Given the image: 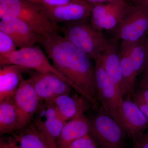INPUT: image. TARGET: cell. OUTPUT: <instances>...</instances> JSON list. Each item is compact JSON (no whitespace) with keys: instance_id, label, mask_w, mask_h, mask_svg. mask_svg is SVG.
I'll return each mask as SVG.
<instances>
[{"instance_id":"obj_1","label":"cell","mask_w":148,"mask_h":148,"mask_svg":"<svg viewBox=\"0 0 148 148\" xmlns=\"http://www.w3.org/2000/svg\"><path fill=\"white\" fill-rule=\"evenodd\" d=\"M40 44L53 66L71 87L98 109L101 105L97 98L95 67L91 59L58 33L41 36Z\"/></svg>"},{"instance_id":"obj_5","label":"cell","mask_w":148,"mask_h":148,"mask_svg":"<svg viewBox=\"0 0 148 148\" xmlns=\"http://www.w3.org/2000/svg\"><path fill=\"white\" fill-rule=\"evenodd\" d=\"M90 134L101 148L124 147V130L103 109L90 121Z\"/></svg>"},{"instance_id":"obj_19","label":"cell","mask_w":148,"mask_h":148,"mask_svg":"<svg viewBox=\"0 0 148 148\" xmlns=\"http://www.w3.org/2000/svg\"><path fill=\"white\" fill-rule=\"evenodd\" d=\"M20 130V120L13 97L0 101V133H12Z\"/></svg>"},{"instance_id":"obj_2","label":"cell","mask_w":148,"mask_h":148,"mask_svg":"<svg viewBox=\"0 0 148 148\" xmlns=\"http://www.w3.org/2000/svg\"><path fill=\"white\" fill-rule=\"evenodd\" d=\"M5 17L21 18L41 36L64 32V26L51 22L42 14L38 3L28 0H0V18Z\"/></svg>"},{"instance_id":"obj_18","label":"cell","mask_w":148,"mask_h":148,"mask_svg":"<svg viewBox=\"0 0 148 148\" xmlns=\"http://www.w3.org/2000/svg\"><path fill=\"white\" fill-rule=\"evenodd\" d=\"M25 68L14 65L1 66L0 69V101L12 98L16 93Z\"/></svg>"},{"instance_id":"obj_32","label":"cell","mask_w":148,"mask_h":148,"mask_svg":"<svg viewBox=\"0 0 148 148\" xmlns=\"http://www.w3.org/2000/svg\"><path fill=\"white\" fill-rule=\"evenodd\" d=\"M130 1L134 5H141L148 4V0H130Z\"/></svg>"},{"instance_id":"obj_11","label":"cell","mask_w":148,"mask_h":148,"mask_svg":"<svg viewBox=\"0 0 148 148\" xmlns=\"http://www.w3.org/2000/svg\"><path fill=\"white\" fill-rule=\"evenodd\" d=\"M90 5L91 6L90 23L101 31L103 29L115 30L128 6L125 0Z\"/></svg>"},{"instance_id":"obj_16","label":"cell","mask_w":148,"mask_h":148,"mask_svg":"<svg viewBox=\"0 0 148 148\" xmlns=\"http://www.w3.org/2000/svg\"><path fill=\"white\" fill-rule=\"evenodd\" d=\"M116 40H108L102 53V63L110 79L113 83L119 98L122 101L126 96L120 61Z\"/></svg>"},{"instance_id":"obj_24","label":"cell","mask_w":148,"mask_h":148,"mask_svg":"<svg viewBox=\"0 0 148 148\" xmlns=\"http://www.w3.org/2000/svg\"><path fill=\"white\" fill-rule=\"evenodd\" d=\"M32 2L41 4L46 5L57 6L76 3H87L85 0H28Z\"/></svg>"},{"instance_id":"obj_12","label":"cell","mask_w":148,"mask_h":148,"mask_svg":"<svg viewBox=\"0 0 148 148\" xmlns=\"http://www.w3.org/2000/svg\"><path fill=\"white\" fill-rule=\"evenodd\" d=\"M13 98L19 115L20 130L24 129L40 106V100L30 78L22 79Z\"/></svg>"},{"instance_id":"obj_22","label":"cell","mask_w":148,"mask_h":148,"mask_svg":"<svg viewBox=\"0 0 148 148\" xmlns=\"http://www.w3.org/2000/svg\"><path fill=\"white\" fill-rule=\"evenodd\" d=\"M16 45L7 34L0 31V58H4L16 50Z\"/></svg>"},{"instance_id":"obj_20","label":"cell","mask_w":148,"mask_h":148,"mask_svg":"<svg viewBox=\"0 0 148 148\" xmlns=\"http://www.w3.org/2000/svg\"><path fill=\"white\" fill-rule=\"evenodd\" d=\"M46 103L53 104L62 118L66 122L82 111H84L85 109L83 99L77 95L64 94Z\"/></svg>"},{"instance_id":"obj_14","label":"cell","mask_w":148,"mask_h":148,"mask_svg":"<svg viewBox=\"0 0 148 148\" xmlns=\"http://www.w3.org/2000/svg\"><path fill=\"white\" fill-rule=\"evenodd\" d=\"M39 4L42 14L55 24L87 20L91 15V6L87 3L49 6Z\"/></svg>"},{"instance_id":"obj_27","label":"cell","mask_w":148,"mask_h":148,"mask_svg":"<svg viewBox=\"0 0 148 148\" xmlns=\"http://www.w3.org/2000/svg\"><path fill=\"white\" fill-rule=\"evenodd\" d=\"M137 91L142 95L144 100L148 104V88L140 87Z\"/></svg>"},{"instance_id":"obj_29","label":"cell","mask_w":148,"mask_h":148,"mask_svg":"<svg viewBox=\"0 0 148 148\" xmlns=\"http://www.w3.org/2000/svg\"><path fill=\"white\" fill-rule=\"evenodd\" d=\"M89 4H94L104 3L115 1H119V0H85Z\"/></svg>"},{"instance_id":"obj_6","label":"cell","mask_w":148,"mask_h":148,"mask_svg":"<svg viewBox=\"0 0 148 148\" xmlns=\"http://www.w3.org/2000/svg\"><path fill=\"white\" fill-rule=\"evenodd\" d=\"M148 30V4L128 6L115 31L114 40L134 42L142 39Z\"/></svg>"},{"instance_id":"obj_25","label":"cell","mask_w":148,"mask_h":148,"mask_svg":"<svg viewBox=\"0 0 148 148\" xmlns=\"http://www.w3.org/2000/svg\"><path fill=\"white\" fill-rule=\"evenodd\" d=\"M132 101L138 106L148 121V104L137 91H135L132 96Z\"/></svg>"},{"instance_id":"obj_34","label":"cell","mask_w":148,"mask_h":148,"mask_svg":"<svg viewBox=\"0 0 148 148\" xmlns=\"http://www.w3.org/2000/svg\"><path fill=\"white\" fill-rule=\"evenodd\" d=\"M139 87L148 88V82L146 83L140 84Z\"/></svg>"},{"instance_id":"obj_31","label":"cell","mask_w":148,"mask_h":148,"mask_svg":"<svg viewBox=\"0 0 148 148\" xmlns=\"http://www.w3.org/2000/svg\"><path fill=\"white\" fill-rule=\"evenodd\" d=\"M145 45L146 53L145 67L148 64V35H147V34L145 36Z\"/></svg>"},{"instance_id":"obj_3","label":"cell","mask_w":148,"mask_h":148,"mask_svg":"<svg viewBox=\"0 0 148 148\" xmlns=\"http://www.w3.org/2000/svg\"><path fill=\"white\" fill-rule=\"evenodd\" d=\"M64 24V37L95 62L102 57L107 44L102 31L89 24L87 20Z\"/></svg>"},{"instance_id":"obj_21","label":"cell","mask_w":148,"mask_h":148,"mask_svg":"<svg viewBox=\"0 0 148 148\" xmlns=\"http://www.w3.org/2000/svg\"><path fill=\"white\" fill-rule=\"evenodd\" d=\"M9 139L15 148H49L34 125L13 134Z\"/></svg>"},{"instance_id":"obj_28","label":"cell","mask_w":148,"mask_h":148,"mask_svg":"<svg viewBox=\"0 0 148 148\" xmlns=\"http://www.w3.org/2000/svg\"><path fill=\"white\" fill-rule=\"evenodd\" d=\"M143 76L140 84L146 83L148 82V64L143 70Z\"/></svg>"},{"instance_id":"obj_7","label":"cell","mask_w":148,"mask_h":148,"mask_svg":"<svg viewBox=\"0 0 148 148\" xmlns=\"http://www.w3.org/2000/svg\"><path fill=\"white\" fill-rule=\"evenodd\" d=\"M0 65H16L26 69H34L40 73H53L60 76L68 83L66 78L50 64L42 49L38 46L16 50L9 55L0 58Z\"/></svg>"},{"instance_id":"obj_17","label":"cell","mask_w":148,"mask_h":148,"mask_svg":"<svg viewBox=\"0 0 148 148\" xmlns=\"http://www.w3.org/2000/svg\"><path fill=\"white\" fill-rule=\"evenodd\" d=\"M84 111L66 123L57 141V148H66L73 142L90 133V121Z\"/></svg>"},{"instance_id":"obj_26","label":"cell","mask_w":148,"mask_h":148,"mask_svg":"<svg viewBox=\"0 0 148 148\" xmlns=\"http://www.w3.org/2000/svg\"><path fill=\"white\" fill-rule=\"evenodd\" d=\"M0 148H15L10 139L5 140L1 139Z\"/></svg>"},{"instance_id":"obj_15","label":"cell","mask_w":148,"mask_h":148,"mask_svg":"<svg viewBox=\"0 0 148 148\" xmlns=\"http://www.w3.org/2000/svg\"><path fill=\"white\" fill-rule=\"evenodd\" d=\"M0 31L9 36L19 49L39 43L41 36L37 34L21 18L5 17L1 19Z\"/></svg>"},{"instance_id":"obj_10","label":"cell","mask_w":148,"mask_h":148,"mask_svg":"<svg viewBox=\"0 0 148 148\" xmlns=\"http://www.w3.org/2000/svg\"><path fill=\"white\" fill-rule=\"evenodd\" d=\"M120 124L126 135L135 143L148 128V121L132 100L123 99L119 109Z\"/></svg>"},{"instance_id":"obj_13","label":"cell","mask_w":148,"mask_h":148,"mask_svg":"<svg viewBox=\"0 0 148 148\" xmlns=\"http://www.w3.org/2000/svg\"><path fill=\"white\" fill-rule=\"evenodd\" d=\"M41 101L49 103L64 94H71V86L63 78L51 73H37L30 78Z\"/></svg>"},{"instance_id":"obj_33","label":"cell","mask_w":148,"mask_h":148,"mask_svg":"<svg viewBox=\"0 0 148 148\" xmlns=\"http://www.w3.org/2000/svg\"><path fill=\"white\" fill-rule=\"evenodd\" d=\"M148 141V128L147 131L145 132V134L143 135L142 139L139 141ZM139 142V141H138Z\"/></svg>"},{"instance_id":"obj_8","label":"cell","mask_w":148,"mask_h":148,"mask_svg":"<svg viewBox=\"0 0 148 148\" xmlns=\"http://www.w3.org/2000/svg\"><path fill=\"white\" fill-rule=\"evenodd\" d=\"M95 71L98 102L102 108L120 124L119 109L123 101L103 68L102 58L95 62Z\"/></svg>"},{"instance_id":"obj_4","label":"cell","mask_w":148,"mask_h":148,"mask_svg":"<svg viewBox=\"0 0 148 148\" xmlns=\"http://www.w3.org/2000/svg\"><path fill=\"white\" fill-rule=\"evenodd\" d=\"M118 54L126 96L130 98L135 91L136 78L145 66V37L136 42H122Z\"/></svg>"},{"instance_id":"obj_9","label":"cell","mask_w":148,"mask_h":148,"mask_svg":"<svg viewBox=\"0 0 148 148\" xmlns=\"http://www.w3.org/2000/svg\"><path fill=\"white\" fill-rule=\"evenodd\" d=\"M40 105L35 120V127L49 148H57V141L65 121L52 103Z\"/></svg>"},{"instance_id":"obj_30","label":"cell","mask_w":148,"mask_h":148,"mask_svg":"<svg viewBox=\"0 0 148 148\" xmlns=\"http://www.w3.org/2000/svg\"><path fill=\"white\" fill-rule=\"evenodd\" d=\"M133 148H148V141H139L135 143Z\"/></svg>"},{"instance_id":"obj_23","label":"cell","mask_w":148,"mask_h":148,"mask_svg":"<svg viewBox=\"0 0 148 148\" xmlns=\"http://www.w3.org/2000/svg\"><path fill=\"white\" fill-rule=\"evenodd\" d=\"M66 148H98V146L90 133L75 140Z\"/></svg>"}]
</instances>
